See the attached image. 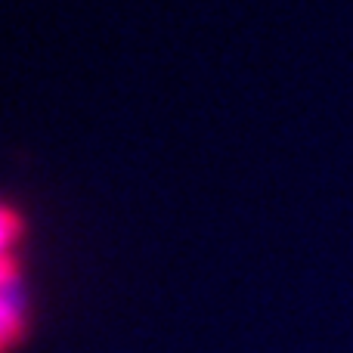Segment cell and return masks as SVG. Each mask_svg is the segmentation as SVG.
I'll return each mask as SVG.
<instances>
[{
  "label": "cell",
  "instance_id": "6da1fadb",
  "mask_svg": "<svg viewBox=\"0 0 353 353\" xmlns=\"http://www.w3.org/2000/svg\"><path fill=\"white\" fill-rule=\"evenodd\" d=\"M28 239L25 211L0 199V353H19L34 332V301L28 285Z\"/></svg>",
  "mask_w": 353,
  "mask_h": 353
}]
</instances>
